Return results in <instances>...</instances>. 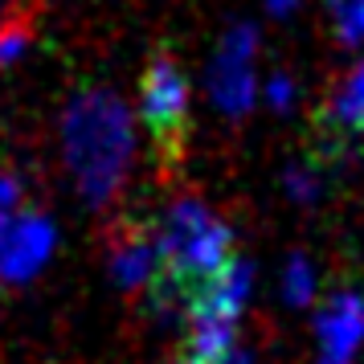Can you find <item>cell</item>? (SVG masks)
<instances>
[{"label":"cell","mask_w":364,"mask_h":364,"mask_svg":"<svg viewBox=\"0 0 364 364\" xmlns=\"http://www.w3.org/2000/svg\"><path fill=\"white\" fill-rule=\"evenodd\" d=\"M266 95H270V102H274L279 111H287V107L295 102V82H291L287 74H279V78H270V86H266Z\"/></svg>","instance_id":"obj_14"},{"label":"cell","mask_w":364,"mask_h":364,"mask_svg":"<svg viewBox=\"0 0 364 364\" xmlns=\"http://www.w3.org/2000/svg\"><path fill=\"white\" fill-rule=\"evenodd\" d=\"M62 139H66V164L78 193L90 205H107L132 164L135 132L127 107L107 90H82L66 107Z\"/></svg>","instance_id":"obj_1"},{"label":"cell","mask_w":364,"mask_h":364,"mask_svg":"<svg viewBox=\"0 0 364 364\" xmlns=\"http://www.w3.org/2000/svg\"><path fill=\"white\" fill-rule=\"evenodd\" d=\"M21 200H25L21 181L13 176V172H4V168H0V230H4V225L21 213Z\"/></svg>","instance_id":"obj_13"},{"label":"cell","mask_w":364,"mask_h":364,"mask_svg":"<svg viewBox=\"0 0 364 364\" xmlns=\"http://www.w3.org/2000/svg\"><path fill=\"white\" fill-rule=\"evenodd\" d=\"M21 50H25V29L13 21V13H9V0H0V66L17 62Z\"/></svg>","instance_id":"obj_12"},{"label":"cell","mask_w":364,"mask_h":364,"mask_svg":"<svg viewBox=\"0 0 364 364\" xmlns=\"http://www.w3.org/2000/svg\"><path fill=\"white\" fill-rule=\"evenodd\" d=\"M53 254V225L50 217L25 213L21 209L4 230H0V279L4 282H25L33 279Z\"/></svg>","instance_id":"obj_6"},{"label":"cell","mask_w":364,"mask_h":364,"mask_svg":"<svg viewBox=\"0 0 364 364\" xmlns=\"http://www.w3.org/2000/svg\"><path fill=\"white\" fill-rule=\"evenodd\" d=\"M323 119L331 127V139H348V135H364V62L352 66L340 78L336 95L323 107Z\"/></svg>","instance_id":"obj_9"},{"label":"cell","mask_w":364,"mask_h":364,"mask_svg":"<svg viewBox=\"0 0 364 364\" xmlns=\"http://www.w3.org/2000/svg\"><path fill=\"white\" fill-rule=\"evenodd\" d=\"M319 364H356L364 348V295L340 291L315 319Z\"/></svg>","instance_id":"obj_7"},{"label":"cell","mask_w":364,"mask_h":364,"mask_svg":"<svg viewBox=\"0 0 364 364\" xmlns=\"http://www.w3.org/2000/svg\"><path fill=\"white\" fill-rule=\"evenodd\" d=\"M328 13L340 41H348V46L364 41V0H328Z\"/></svg>","instance_id":"obj_10"},{"label":"cell","mask_w":364,"mask_h":364,"mask_svg":"<svg viewBox=\"0 0 364 364\" xmlns=\"http://www.w3.org/2000/svg\"><path fill=\"white\" fill-rule=\"evenodd\" d=\"M139 119L160 148H181L188 127V78L184 70L160 53L139 82Z\"/></svg>","instance_id":"obj_4"},{"label":"cell","mask_w":364,"mask_h":364,"mask_svg":"<svg viewBox=\"0 0 364 364\" xmlns=\"http://www.w3.org/2000/svg\"><path fill=\"white\" fill-rule=\"evenodd\" d=\"M151 237H156V254H160L151 295L160 307L168 303V307L184 311L188 299L233 258L230 225L200 200H176Z\"/></svg>","instance_id":"obj_2"},{"label":"cell","mask_w":364,"mask_h":364,"mask_svg":"<svg viewBox=\"0 0 364 364\" xmlns=\"http://www.w3.org/2000/svg\"><path fill=\"white\" fill-rule=\"evenodd\" d=\"M156 270H160V254H156V237L151 233H119L115 246H111V274H115L127 291H144L156 282Z\"/></svg>","instance_id":"obj_8"},{"label":"cell","mask_w":364,"mask_h":364,"mask_svg":"<svg viewBox=\"0 0 364 364\" xmlns=\"http://www.w3.org/2000/svg\"><path fill=\"white\" fill-rule=\"evenodd\" d=\"M282 295L291 307H303V303H311L315 295V270L307 258H291L287 262V274H282Z\"/></svg>","instance_id":"obj_11"},{"label":"cell","mask_w":364,"mask_h":364,"mask_svg":"<svg viewBox=\"0 0 364 364\" xmlns=\"http://www.w3.org/2000/svg\"><path fill=\"white\" fill-rule=\"evenodd\" d=\"M319 172H311V168H295L291 172V193L303 200H315V188H319V181H315Z\"/></svg>","instance_id":"obj_15"},{"label":"cell","mask_w":364,"mask_h":364,"mask_svg":"<svg viewBox=\"0 0 364 364\" xmlns=\"http://www.w3.org/2000/svg\"><path fill=\"white\" fill-rule=\"evenodd\" d=\"M213 102L225 115H246L254 107L258 82H254V29L237 25L213 58V78H209Z\"/></svg>","instance_id":"obj_5"},{"label":"cell","mask_w":364,"mask_h":364,"mask_svg":"<svg viewBox=\"0 0 364 364\" xmlns=\"http://www.w3.org/2000/svg\"><path fill=\"white\" fill-rule=\"evenodd\" d=\"M266 4H270V13H279V17H287V13L295 9L299 0H266Z\"/></svg>","instance_id":"obj_16"},{"label":"cell","mask_w":364,"mask_h":364,"mask_svg":"<svg viewBox=\"0 0 364 364\" xmlns=\"http://www.w3.org/2000/svg\"><path fill=\"white\" fill-rule=\"evenodd\" d=\"M188 364H200V360H188Z\"/></svg>","instance_id":"obj_17"},{"label":"cell","mask_w":364,"mask_h":364,"mask_svg":"<svg viewBox=\"0 0 364 364\" xmlns=\"http://www.w3.org/2000/svg\"><path fill=\"white\" fill-rule=\"evenodd\" d=\"M250 299V266L230 258L213 279L188 299V360H221L233 352V331Z\"/></svg>","instance_id":"obj_3"}]
</instances>
